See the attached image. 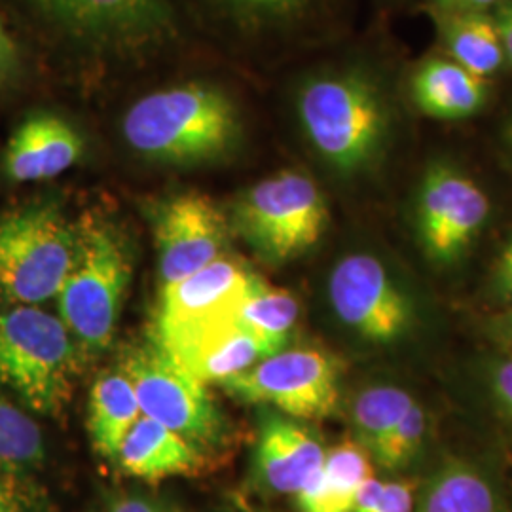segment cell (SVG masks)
Wrapping results in <instances>:
<instances>
[{
	"label": "cell",
	"instance_id": "cell-34",
	"mask_svg": "<svg viewBox=\"0 0 512 512\" xmlns=\"http://www.w3.org/2000/svg\"><path fill=\"white\" fill-rule=\"evenodd\" d=\"M497 283L501 287V291L512 298V238L505 245L503 253L499 256L497 262Z\"/></svg>",
	"mask_w": 512,
	"mask_h": 512
},
{
	"label": "cell",
	"instance_id": "cell-16",
	"mask_svg": "<svg viewBox=\"0 0 512 512\" xmlns=\"http://www.w3.org/2000/svg\"><path fill=\"white\" fill-rule=\"evenodd\" d=\"M325 456V446L306 425L270 414L256 440V478L274 494L294 495L321 471Z\"/></svg>",
	"mask_w": 512,
	"mask_h": 512
},
{
	"label": "cell",
	"instance_id": "cell-1",
	"mask_svg": "<svg viewBox=\"0 0 512 512\" xmlns=\"http://www.w3.org/2000/svg\"><path fill=\"white\" fill-rule=\"evenodd\" d=\"M8 2L42 33L90 54L141 57L183 40V18L169 0Z\"/></svg>",
	"mask_w": 512,
	"mask_h": 512
},
{
	"label": "cell",
	"instance_id": "cell-33",
	"mask_svg": "<svg viewBox=\"0 0 512 512\" xmlns=\"http://www.w3.org/2000/svg\"><path fill=\"white\" fill-rule=\"evenodd\" d=\"M494 19L505 55L512 61V0L499 8Z\"/></svg>",
	"mask_w": 512,
	"mask_h": 512
},
{
	"label": "cell",
	"instance_id": "cell-6",
	"mask_svg": "<svg viewBox=\"0 0 512 512\" xmlns=\"http://www.w3.org/2000/svg\"><path fill=\"white\" fill-rule=\"evenodd\" d=\"M228 222L262 260L283 264L323 238L329 207L308 175L281 171L239 194Z\"/></svg>",
	"mask_w": 512,
	"mask_h": 512
},
{
	"label": "cell",
	"instance_id": "cell-3",
	"mask_svg": "<svg viewBox=\"0 0 512 512\" xmlns=\"http://www.w3.org/2000/svg\"><path fill=\"white\" fill-rule=\"evenodd\" d=\"M298 114L311 147L342 175L365 171L384 150L387 105L374 80L361 71L311 78L300 93Z\"/></svg>",
	"mask_w": 512,
	"mask_h": 512
},
{
	"label": "cell",
	"instance_id": "cell-10",
	"mask_svg": "<svg viewBox=\"0 0 512 512\" xmlns=\"http://www.w3.org/2000/svg\"><path fill=\"white\" fill-rule=\"evenodd\" d=\"M329 298L338 319L372 344H393L414 325V306L376 256H344L332 270Z\"/></svg>",
	"mask_w": 512,
	"mask_h": 512
},
{
	"label": "cell",
	"instance_id": "cell-9",
	"mask_svg": "<svg viewBox=\"0 0 512 512\" xmlns=\"http://www.w3.org/2000/svg\"><path fill=\"white\" fill-rule=\"evenodd\" d=\"M122 372L135 389L143 416L160 421L198 446L220 442L224 418L207 384L152 340L129 349Z\"/></svg>",
	"mask_w": 512,
	"mask_h": 512
},
{
	"label": "cell",
	"instance_id": "cell-25",
	"mask_svg": "<svg viewBox=\"0 0 512 512\" xmlns=\"http://www.w3.org/2000/svg\"><path fill=\"white\" fill-rule=\"evenodd\" d=\"M414 404V397L395 385L368 387L353 401L351 423L355 440L370 458Z\"/></svg>",
	"mask_w": 512,
	"mask_h": 512
},
{
	"label": "cell",
	"instance_id": "cell-2",
	"mask_svg": "<svg viewBox=\"0 0 512 512\" xmlns=\"http://www.w3.org/2000/svg\"><path fill=\"white\" fill-rule=\"evenodd\" d=\"M129 147L162 164H203L230 152L239 135L232 101L202 84L148 93L122 122Z\"/></svg>",
	"mask_w": 512,
	"mask_h": 512
},
{
	"label": "cell",
	"instance_id": "cell-17",
	"mask_svg": "<svg viewBox=\"0 0 512 512\" xmlns=\"http://www.w3.org/2000/svg\"><path fill=\"white\" fill-rule=\"evenodd\" d=\"M116 463L126 475L158 482L198 473L203 467L202 448L160 421L141 416L122 442Z\"/></svg>",
	"mask_w": 512,
	"mask_h": 512
},
{
	"label": "cell",
	"instance_id": "cell-28",
	"mask_svg": "<svg viewBox=\"0 0 512 512\" xmlns=\"http://www.w3.org/2000/svg\"><path fill=\"white\" fill-rule=\"evenodd\" d=\"M0 512H38V494L19 473L0 471Z\"/></svg>",
	"mask_w": 512,
	"mask_h": 512
},
{
	"label": "cell",
	"instance_id": "cell-23",
	"mask_svg": "<svg viewBox=\"0 0 512 512\" xmlns=\"http://www.w3.org/2000/svg\"><path fill=\"white\" fill-rule=\"evenodd\" d=\"M440 37L452 59L467 71L486 78L505 59V50L495 19L482 14H442L437 12Z\"/></svg>",
	"mask_w": 512,
	"mask_h": 512
},
{
	"label": "cell",
	"instance_id": "cell-27",
	"mask_svg": "<svg viewBox=\"0 0 512 512\" xmlns=\"http://www.w3.org/2000/svg\"><path fill=\"white\" fill-rule=\"evenodd\" d=\"M427 414L421 404H414L391 435L372 454V461L385 471H401L418 458L427 437Z\"/></svg>",
	"mask_w": 512,
	"mask_h": 512
},
{
	"label": "cell",
	"instance_id": "cell-4",
	"mask_svg": "<svg viewBox=\"0 0 512 512\" xmlns=\"http://www.w3.org/2000/svg\"><path fill=\"white\" fill-rule=\"evenodd\" d=\"M78 344L55 317L38 306L0 310V385L33 412L61 414L73 397Z\"/></svg>",
	"mask_w": 512,
	"mask_h": 512
},
{
	"label": "cell",
	"instance_id": "cell-30",
	"mask_svg": "<svg viewBox=\"0 0 512 512\" xmlns=\"http://www.w3.org/2000/svg\"><path fill=\"white\" fill-rule=\"evenodd\" d=\"M488 385L501 414L512 423V357L490 366Z\"/></svg>",
	"mask_w": 512,
	"mask_h": 512
},
{
	"label": "cell",
	"instance_id": "cell-14",
	"mask_svg": "<svg viewBox=\"0 0 512 512\" xmlns=\"http://www.w3.org/2000/svg\"><path fill=\"white\" fill-rule=\"evenodd\" d=\"M205 384H224L281 348L245 329L236 315L160 346Z\"/></svg>",
	"mask_w": 512,
	"mask_h": 512
},
{
	"label": "cell",
	"instance_id": "cell-35",
	"mask_svg": "<svg viewBox=\"0 0 512 512\" xmlns=\"http://www.w3.org/2000/svg\"><path fill=\"white\" fill-rule=\"evenodd\" d=\"M110 512H167L158 503L143 497H124L112 503Z\"/></svg>",
	"mask_w": 512,
	"mask_h": 512
},
{
	"label": "cell",
	"instance_id": "cell-29",
	"mask_svg": "<svg viewBox=\"0 0 512 512\" xmlns=\"http://www.w3.org/2000/svg\"><path fill=\"white\" fill-rule=\"evenodd\" d=\"M21 63L23 54L19 40L14 35L6 14L0 10V88H4L18 76Z\"/></svg>",
	"mask_w": 512,
	"mask_h": 512
},
{
	"label": "cell",
	"instance_id": "cell-13",
	"mask_svg": "<svg viewBox=\"0 0 512 512\" xmlns=\"http://www.w3.org/2000/svg\"><path fill=\"white\" fill-rule=\"evenodd\" d=\"M253 275L238 258L222 255L202 270L162 287L152 342L167 346L192 330L236 315Z\"/></svg>",
	"mask_w": 512,
	"mask_h": 512
},
{
	"label": "cell",
	"instance_id": "cell-26",
	"mask_svg": "<svg viewBox=\"0 0 512 512\" xmlns=\"http://www.w3.org/2000/svg\"><path fill=\"white\" fill-rule=\"evenodd\" d=\"M42 431L25 410L0 393V471L23 475L44 461Z\"/></svg>",
	"mask_w": 512,
	"mask_h": 512
},
{
	"label": "cell",
	"instance_id": "cell-15",
	"mask_svg": "<svg viewBox=\"0 0 512 512\" xmlns=\"http://www.w3.org/2000/svg\"><path fill=\"white\" fill-rule=\"evenodd\" d=\"M82 148V137L65 118L52 112H35L8 139L2 171L12 183L50 181L80 160Z\"/></svg>",
	"mask_w": 512,
	"mask_h": 512
},
{
	"label": "cell",
	"instance_id": "cell-31",
	"mask_svg": "<svg viewBox=\"0 0 512 512\" xmlns=\"http://www.w3.org/2000/svg\"><path fill=\"white\" fill-rule=\"evenodd\" d=\"M416 484L410 480L385 482L380 503L374 512H414Z\"/></svg>",
	"mask_w": 512,
	"mask_h": 512
},
{
	"label": "cell",
	"instance_id": "cell-5",
	"mask_svg": "<svg viewBox=\"0 0 512 512\" xmlns=\"http://www.w3.org/2000/svg\"><path fill=\"white\" fill-rule=\"evenodd\" d=\"M78 256V228L54 202L0 217V306H38L57 298Z\"/></svg>",
	"mask_w": 512,
	"mask_h": 512
},
{
	"label": "cell",
	"instance_id": "cell-18",
	"mask_svg": "<svg viewBox=\"0 0 512 512\" xmlns=\"http://www.w3.org/2000/svg\"><path fill=\"white\" fill-rule=\"evenodd\" d=\"M370 476V454L357 440H344L327 450L321 471L294 494L298 512H351Z\"/></svg>",
	"mask_w": 512,
	"mask_h": 512
},
{
	"label": "cell",
	"instance_id": "cell-20",
	"mask_svg": "<svg viewBox=\"0 0 512 512\" xmlns=\"http://www.w3.org/2000/svg\"><path fill=\"white\" fill-rule=\"evenodd\" d=\"M236 33H287L329 12L332 0H194Z\"/></svg>",
	"mask_w": 512,
	"mask_h": 512
},
{
	"label": "cell",
	"instance_id": "cell-11",
	"mask_svg": "<svg viewBox=\"0 0 512 512\" xmlns=\"http://www.w3.org/2000/svg\"><path fill=\"white\" fill-rule=\"evenodd\" d=\"M490 215V200L478 184L450 165H433L421 183L416 222L425 255L452 264L473 245Z\"/></svg>",
	"mask_w": 512,
	"mask_h": 512
},
{
	"label": "cell",
	"instance_id": "cell-8",
	"mask_svg": "<svg viewBox=\"0 0 512 512\" xmlns=\"http://www.w3.org/2000/svg\"><path fill=\"white\" fill-rule=\"evenodd\" d=\"M340 374V361L323 349L283 348L220 385L241 403L268 404L294 420H321L338 408Z\"/></svg>",
	"mask_w": 512,
	"mask_h": 512
},
{
	"label": "cell",
	"instance_id": "cell-21",
	"mask_svg": "<svg viewBox=\"0 0 512 512\" xmlns=\"http://www.w3.org/2000/svg\"><path fill=\"white\" fill-rule=\"evenodd\" d=\"M414 512H507L492 480L475 465L448 459L423 484Z\"/></svg>",
	"mask_w": 512,
	"mask_h": 512
},
{
	"label": "cell",
	"instance_id": "cell-7",
	"mask_svg": "<svg viewBox=\"0 0 512 512\" xmlns=\"http://www.w3.org/2000/svg\"><path fill=\"white\" fill-rule=\"evenodd\" d=\"M129 277L128 247L112 226L93 222L78 230V256L57 304L61 321L80 348L92 353L109 348Z\"/></svg>",
	"mask_w": 512,
	"mask_h": 512
},
{
	"label": "cell",
	"instance_id": "cell-32",
	"mask_svg": "<svg viewBox=\"0 0 512 512\" xmlns=\"http://www.w3.org/2000/svg\"><path fill=\"white\" fill-rule=\"evenodd\" d=\"M497 0H433V6L442 14H482Z\"/></svg>",
	"mask_w": 512,
	"mask_h": 512
},
{
	"label": "cell",
	"instance_id": "cell-22",
	"mask_svg": "<svg viewBox=\"0 0 512 512\" xmlns=\"http://www.w3.org/2000/svg\"><path fill=\"white\" fill-rule=\"evenodd\" d=\"M143 416L135 389L122 372L99 376L90 391L88 431L93 450L101 458L116 461L129 429Z\"/></svg>",
	"mask_w": 512,
	"mask_h": 512
},
{
	"label": "cell",
	"instance_id": "cell-12",
	"mask_svg": "<svg viewBox=\"0 0 512 512\" xmlns=\"http://www.w3.org/2000/svg\"><path fill=\"white\" fill-rule=\"evenodd\" d=\"M160 289L188 277L219 256L230 238V222L203 194H179L158 203L152 215Z\"/></svg>",
	"mask_w": 512,
	"mask_h": 512
},
{
	"label": "cell",
	"instance_id": "cell-19",
	"mask_svg": "<svg viewBox=\"0 0 512 512\" xmlns=\"http://www.w3.org/2000/svg\"><path fill=\"white\" fill-rule=\"evenodd\" d=\"M412 97L418 109L437 120L473 116L486 101V78L461 67L454 59H429L412 78Z\"/></svg>",
	"mask_w": 512,
	"mask_h": 512
},
{
	"label": "cell",
	"instance_id": "cell-24",
	"mask_svg": "<svg viewBox=\"0 0 512 512\" xmlns=\"http://www.w3.org/2000/svg\"><path fill=\"white\" fill-rule=\"evenodd\" d=\"M236 317L245 329L283 349L300 317V304L293 293L274 287L255 274L239 302Z\"/></svg>",
	"mask_w": 512,
	"mask_h": 512
},
{
	"label": "cell",
	"instance_id": "cell-36",
	"mask_svg": "<svg viewBox=\"0 0 512 512\" xmlns=\"http://www.w3.org/2000/svg\"><path fill=\"white\" fill-rule=\"evenodd\" d=\"M490 330L494 332L495 338L505 344L507 348L512 349V311L511 313H505L501 317H497Z\"/></svg>",
	"mask_w": 512,
	"mask_h": 512
}]
</instances>
